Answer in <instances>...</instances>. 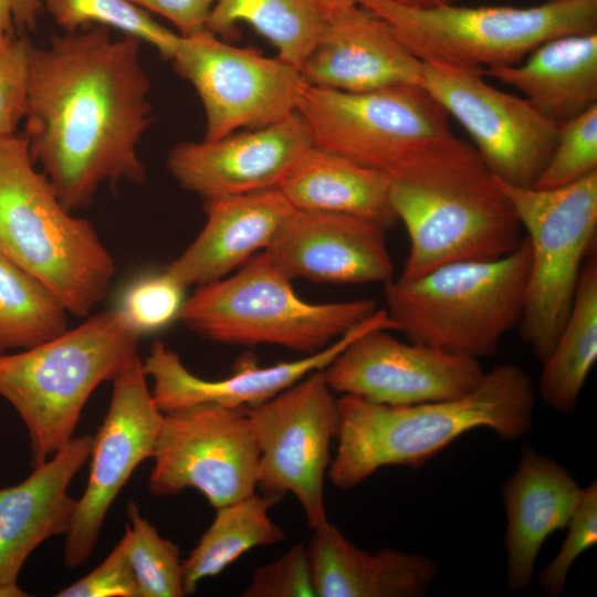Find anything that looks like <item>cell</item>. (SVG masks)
I'll return each mask as SVG.
<instances>
[{
	"label": "cell",
	"instance_id": "obj_12",
	"mask_svg": "<svg viewBox=\"0 0 597 597\" xmlns=\"http://www.w3.org/2000/svg\"><path fill=\"white\" fill-rule=\"evenodd\" d=\"M390 202L410 241L399 281L450 263L499 259L523 239L520 221L495 181L448 189L390 182Z\"/></svg>",
	"mask_w": 597,
	"mask_h": 597
},
{
	"label": "cell",
	"instance_id": "obj_6",
	"mask_svg": "<svg viewBox=\"0 0 597 597\" xmlns=\"http://www.w3.org/2000/svg\"><path fill=\"white\" fill-rule=\"evenodd\" d=\"M530 244L495 260L455 262L384 283L386 312L412 343L476 359L493 356L525 306Z\"/></svg>",
	"mask_w": 597,
	"mask_h": 597
},
{
	"label": "cell",
	"instance_id": "obj_3",
	"mask_svg": "<svg viewBox=\"0 0 597 597\" xmlns=\"http://www.w3.org/2000/svg\"><path fill=\"white\" fill-rule=\"evenodd\" d=\"M535 404L532 378L513 363L496 365L472 391L454 399L390 406L341 395L327 476L348 490L387 465L418 469L478 428L520 440L532 430Z\"/></svg>",
	"mask_w": 597,
	"mask_h": 597
},
{
	"label": "cell",
	"instance_id": "obj_40",
	"mask_svg": "<svg viewBox=\"0 0 597 597\" xmlns=\"http://www.w3.org/2000/svg\"><path fill=\"white\" fill-rule=\"evenodd\" d=\"M42 0H0V34H23L36 29Z\"/></svg>",
	"mask_w": 597,
	"mask_h": 597
},
{
	"label": "cell",
	"instance_id": "obj_15",
	"mask_svg": "<svg viewBox=\"0 0 597 597\" xmlns=\"http://www.w3.org/2000/svg\"><path fill=\"white\" fill-rule=\"evenodd\" d=\"M138 355L113 379L107 412L93 436L86 488L65 534L63 559L77 568L92 555L107 512L138 465L153 458L164 412Z\"/></svg>",
	"mask_w": 597,
	"mask_h": 597
},
{
	"label": "cell",
	"instance_id": "obj_38",
	"mask_svg": "<svg viewBox=\"0 0 597 597\" xmlns=\"http://www.w3.org/2000/svg\"><path fill=\"white\" fill-rule=\"evenodd\" d=\"M57 597H138L136 579L121 540L92 572L61 589Z\"/></svg>",
	"mask_w": 597,
	"mask_h": 597
},
{
	"label": "cell",
	"instance_id": "obj_23",
	"mask_svg": "<svg viewBox=\"0 0 597 597\" xmlns=\"http://www.w3.org/2000/svg\"><path fill=\"white\" fill-rule=\"evenodd\" d=\"M293 210L279 188L205 200L202 230L165 271L186 289L221 280L264 251Z\"/></svg>",
	"mask_w": 597,
	"mask_h": 597
},
{
	"label": "cell",
	"instance_id": "obj_27",
	"mask_svg": "<svg viewBox=\"0 0 597 597\" xmlns=\"http://www.w3.org/2000/svg\"><path fill=\"white\" fill-rule=\"evenodd\" d=\"M582 268L567 318L547 358L542 363L537 391L544 404L573 412L597 359V256Z\"/></svg>",
	"mask_w": 597,
	"mask_h": 597
},
{
	"label": "cell",
	"instance_id": "obj_29",
	"mask_svg": "<svg viewBox=\"0 0 597 597\" xmlns=\"http://www.w3.org/2000/svg\"><path fill=\"white\" fill-rule=\"evenodd\" d=\"M325 17L322 0H216L206 29L227 38L245 22L274 45L277 57L301 70Z\"/></svg>",
	"mask_w": 597,
	"mask_h": 597
},
{
	"label": "cell",
	"instance_id": "obj_22",
	"mask_svg": "<svg viewBox=\"0 0 597 597\" xmlns=\"http://www.w3.org/2000/svg\"><path fill=\"white\" fill-rule=\"evenodd\" d=\"M583 489L556 460L530 446L521 450L515 472L502 486L510 590L521 591L532 585L543 543L567 526Z\"/></svg>",
	"mask_w": 597,
	"mask_h": 597
},
{
	"label": "cell",
	"instance_id": "obj_39",
	"mask_svg": "<svg viewBox=\"0 0 597 597\" xmlns=\"http://www.w3.org/2000/svg\"><path fill=\"white\" fill-rule=\"evenodd\" d=\"M142 10L171 22L181 36L206 29L216 0H128Z\"/></svg>",
	"mask_w": 597,
	"mask_h": 597
},
{
	"label": "cell",
	"instance_id": "obj_20",
	"mask_svg": "<svg viewBox=\"0 0 597 597\" xmlns=\"http://www.w3.org/2000/svg\"><path fill=\"white\" fill-rule=\"evenodd\" d=\"M376 328L395 331L385 308L377 310L320 352L265 367L244 362L229 377L216 380L193 375L177 353L163 342L155 341L143 360V368L154 383L151 395L164 413L205 404L227 408L253 407L273 398L308 374L324 369L352 341Z\"/></svg>",
	"mask_w": 597,
	"mask_h": 597
},
{
	"label": "cell",
	"instance_id": "obj_19",
	"mask_svg": "<svg viewBox=\"0 0 597 597\" xmlns=\"http://www.w3.org/2000/svg\"><path fill=\"white\" fill-rule=\"evenodd\" d=\"M422 64L392 27L368 9L326 6L318 40L300 71L306 84L360 93L421 86Z\"/></svg>",
	"mask_w": 597,
	"mask_h": 597
},
{
	"label": "cell",
	"instance_id": "obj_32",
	"mask_svg": "<svg viewBox=\"0 0 597 597\" xmlns=\"http://www.w3.org/2000/svg\"><path fill=\"white\" fill-rule=\"evenodd\" d=\"M129 524L123 537L138 597H182V572L178 546L164 538L139 512L134 501L127 504Z\"/></svg>",
	"mask_w": 597,
	"mask_h": 597
},
{
	"label": "cell",
	"instance_id": "obj_4",
	"mask_svg": "<svg viewBox=\"0 0 597 597\" xmlns=\"http://www.w3.org/2000/svg\"><path fill=\"white\" fill-rule=\"evenodd\" d=\"M72 213L35 168L24 136L0 137V250L70 315L87 317L106 296L116 269L94 227Z\"/></svg>",
	"mask_w": 597,
	"mask_h": 597
},
{
	"label": "cell",
	"instance_id": "obj_31",
	"mask_svg": "<svg viewBox=\"0 0 597 597\" xmlns=\"http://www.w3.org/2000/svg\"><path fill=\"white\" fill-rule=\"evenodd\" d=\"M44 10L64 32H76L100 25L117 30L154 46L169 59L180 34L155 21L128 0H42Z\"/></svg>",
	"mask_w": 597,
	"mask_h": 597
},
{
	"label": "cell",
	"instance_id": "obj_8",
	"mask_svg": "<svg viewBox=\"0 0 597 597\" xmlns=\"http://www.w3.org/2000/svg\"><path fill=\"white\" fill-rule=\"evenodd\" d=\"M358 4L387 21L421 61L480 72L515 65L549 39L597 32V0L548 1L531 8H412L390 0Z\"/></svg>",
	"mask_w": 597,
	"mask_h": 597
},
{
	"label": "cell",
	"instance_id": "obj_33",
	"mask_svg": "<svg viewBox=\"0 0 597 597\" xmlns=\"http://www.w3.org/2000/svg\"><path fill=\"white\" fill-rule=\"evenodd\" d=\"M597 172V104L558 126L555 148L534 184L553 189Z\"/></svg>",
	"mask_w": 597,
	"mask_h": 597
},
{
	"label": "cell",
	"instance_id": "obj_41",
	"mask_svg": "<svg viewBox=\"0 0 597 597\" xmlns=\"http://www.w3.org/2000/svg\"><path fill=\"white\" fill-rule=\"evenodd\" d=\"M398 4L412 8H429L451 3L452 0H390Z\"/></svg>",
	"mask_w": 597,
	"mask_h": 597
},
{
	"label": "cell",
	"instance_id": "obj_21",
	"mask_svg": "<svg viewBox=\"0 0 597 597\" xmlns=\"http://www.w3.org/2000/svg\"><path fill=\"white\" fill-rule=\"evenodd\" d=\"M92 434L73 437L20 483L0 486V597L28 596L18 585L29 556L69 532L77 499L69 488L90 459Z\"/></svg>",
	"mask_w": 597,
	"mask_h": 597
},
{
	"label": "cell",
	"instance_id": "obj_25",
	"mask_svg": "<svg viewBox=\"0 0 597 597\" xmlns=\"http://www.w3.org/2000/svg\"><path fill=\"white\" fill-rule=\"evenodd\" d=\"M556 126L597 104V32L556 36L515 65L484 70Z\"/></svg>",
	"mask_w": 597,
	"mask_h": 597
},
{
	"label": "cell",
	"instance_id": "obj_14",
	"mask_svg": "<svg viewBox=\"0 0 597 597\" xmlns=\"http://www.w3.org/2000/svg\"><path fill=\"white\" fill-rule=\"evenodd\" d=\"M421 86L468 132L491 175L515 187H533L557 142L558 126L525 98L483 80L484 72L422 61Z\"/></svg>",
	"mask_w": 597,
	"mask_h": 597
},
{
	"label": "cell",
	"instance_id": "obj_7",
	"mask_svg": "<svg viewBox=\"0 0 597 597\" xmlns=\"http://www.w3.org/2000/svg\"><path fill=\"white\" fill-rule=\"evenodd\" d=\"M377 311L376 301L310 303L262 251L234 273L198 286L179 318L202 337L227 345H270L320 352Z\"/></svg>",
	"mask_w": 597,
	"mask_h": 597
},
{
	"label": "cell",
	"instance_id": "obj_30",
	"mask_svg": "<svg viewBox=\"0 0 597 597\" xmlns=\"http://www.w3.org/2000/svg\"><path fill=\"white\" fill-rule=\"evenodd\" d=\"M69 315L45 285L0 250V355L63 333Z\"/></svg>",
	"mask_w": 597,
	"mask_h": 597
},
{
	"label": "cell",
	"instance_id": "obj_42",
	"mask_svg": "<svg viewBox=\"0 0 597 597\" xmlns=\"http://www.w3.org/2000/svg\"><path fill=\"white\" fill-rule=\"evenodd\" d=\"M327 7L358 4L359 0H322Z\"/></svg>",
	"mask_w": 597,
	"mask_h": 597
},
{
	"label": "cell",
	"instance_id": "obj_36",
	"mask_svg": "<svg viewBox=\"0 0 597 597\" xmlns=\"http://www.w3.org/2000/svg\"><path fill=\"white\" fill-rule=\"evenodd\" d=\"M31 45L23 34H0V137L14 135L24 119Z\"/></svg>",
	"mask_w": 597,
	"mask_h": 597
},
{
	"label": "cell",
	"instance_id": "obj_16",
	"mask_svg": "<svg viewBox=\"0 0 597 597\" xmlns=\"http://www.w3.org/2000/svg\"><path fill=\"white\" fill-rule=\"evenodd\" d=\"M376 328L352 341L324 369L334 392L405 406L462 397L482 380L479 359L401 342Z\"/></svg>",
	"mask_w": 597,
	"mask_h": 597
},
{
	"label": "cell",
	"instance_id": "obj_35",
	"mask_svg": "<svg viewBox=\"0 0 597 597\" xmlns=\"http://www.w3.org/2000/svg\"><path fill=\"white\" fill-rule=\"evenodd\" d=\"M567 534L559 552L542 569L538 585L551 597L563 594L566 579L576 558L597 543V482L583 489L580 501L566 526Z\"/></svg>",
	"mask_w": 597,
	"mask_h": 597
},
{
	"label": "cell",
	"instance_id": "obj_2",
	"mask_svg": "<svg viewBox=\"0 0 597 597\" xmlns=\"http://www.w3.org/2000/svg\"><path fill=\"white\" fill-rule=\"evenodd\" d=\"M297 112L314 146L421 189L493 182L473 146L451 130L444 108L420 85L352 93L304 84Z\"/></svg>",
	"mask_w": 597,
	"mask_h": 597
},
{
	"label": "cell",
	"instance_id": "obj_34",
	"mask_svg": "<svg viewBox=\"0 0 597 597\" xmlns=\"http://www.w3.org/2000/svg\"><path fill=\"white\" fill-rule=\"evenodd\" d=\"M185 290L166 271L147 274L125 289L116 307L127 325L143 336L161 331L179 318Z\"/></svg>",
	"mask_w": 597,
	"mask_h": 597
},
{
	"label": "cell",
	"instance_id": "obj_10",
	"mask_svg": "<svg viewBox=\"0 0 597 597\" xmlns=\"http://www.w3.org/2000/svg\"><path fill=\"white\" fill-rule=\"evenodd\" d=\"M259 451L256 489L294 495L312 530L328 523L324 481L337 430V398L323 369L247 409Z\"/></svg>",
	"mask_w": 597,
	"mask_h": 597
},
{
	"label": "cell",
	"instance_id": "obj_43",
	"mask_svg": "<svg viewBox=\"0 0 597 597\" xmlns=\"http://www.w3.org/2000/svg\"><path fill=\"white\" fill-rule=\"evenodd\" d=\"M548 1H567V0H548Z\"/></svg>",
	"mask_w": 597,
	"mask_h": 597
},
{
	"label": "cell",
	"instance_id": "obj_1",
	"mask_svg": "<svg viewBox=\"0 0 597 597\" xmlns=\"http://www.w3.org/2000/svg\"><path fill=\"white\" fill-rule=\"evenodd\" d=\"M142 44L94 25L31 45L24 138L71 212L104 184L146 180L138 146L153 116Z\"/></svg>",
	"mask_w": 597,
	"mask_h": 597
},
{
	"label": "cell",
	"instance_id": "obj_18",
	"mask_svg": "<svg viewBox=\"0 0 597 597\" xmlns=\"http://www.w3.org/2000/svg\"><path fill=\"white\" fill-rule=\"evenodd\" d=\"M385 231L356 216L294 209L264 252L292 281L386 283L394 265Z\"/></svg>",
	"mask_w": 597,
	"mask_h": 597
},
{
	"label": "cell",
	"instance_id": "obj_24",
	"mask_svg": "<svg viewBox=\"0 0 597 597\" xmlns=\"http://www.w3.org/2000/svg\"><path fill=\"white\" fill-rule=\"evenodd\" d=\"M307 548L317 597H420L439 574L425 555L362 549L331 522L313 530Z\"/></svg>",
	"mask_w": 597,
	"mask_h": 597
},
{
	"label": "cell",
	"instance_id": "obj_17",
	"mask_svg": "<svg viewBox=\"0 0 597 597\" xmlns=\"http://www.w3.org/2000/svg\"><path fill=\"white\" fill-rule=\"evenodd\" d=\"M311 146L307 125L296 111L263 128L179 143L166 163L180 187L209 200L277 188Z\"/></svg>",
	"mask_w": 597,
	"mask_h": 597
},
{
	"label": "cell",
	"instance_id": "obj_13",
	"mask_svg": "<svg viewBox=\"0 0 597 597\" xmlns=\"http://www.w3.org/2000/svg\"><path fill=\"white\" fill-rule=\"evenodd\" d=\"M151 459L155 496L195 489L217 509L256 490L259 451L245 408L205 404L164 413Z\"/></svg>",
	"mask_w": 597,
	"mask_h": 597
},
{
	"label": "cell",
	"instance_id": "obj_37",
	"mask_svg": "<svg viewBox=\"0 0 597 597\" xmlns=\"http://www.w3.org/2000/svg\"><path fill=\"white\" fill-rule=\"evenodd\" d=\"M243 597H317L307 546L293 545L281 557L255 569Z\"/></svg>",
	"mask_w": 597,
	"mask_h": 597
},
{
	"label": "cell",
	"instance_id": "obj_5",
	"mask_svg": "<svg viewBox=\"0 0 597 597\" xmlns=\"http://www.w3.org/2000/svg\"><path fill=\"white\" fill-rule=\"evenodd\" d=\"M139 338L115 307L36 346L0 355V397L27 428L32 468L74 437L88 398L137 356Z\"/></svg>",
	"mask_w": 597,
	"mask_h": 597
},
{
	"label": "cell",
	"instance_id": "obj_9",
	"mask_svg": "<svg viewBox=\"0 0 597 597\" xmlns=\"http://www.w3.org/2000/svg\"><path fill=\"white\" fill-rule=\"evenodd\" d=\"M494 181L526 231L530 274L517 327L543 363L567 318L595 239L597 172L553 189L515 187L496 178Z\"/></svg>",
	"mask_w": 597,
	"mask_h": 597
},
{
	"label": "cell",
	"instance_id": "obj_11",
	"mask_svg": "<svg viewBox=\"0 0 597 597\" xmlns=\"http://www.w3.org/2000/svg\"><path fill=\"white\" fill-rule=\"evenodd\" d=\"M205 108V140L259 129L297 111L301 71L280 57L234 46L207 29L181 36L170 57Z\"/></svg>",
	"mask_w": 597,
	"mask_h": 597
},
{
	"label": "cell",
	"instance_id": "obj_26",
	"mask_svg": "<svg viewBox=\"0 0 597 597\" xmlns=\"http://www.w3.org/2000/svg\"><path fill=\"white\" fill-rule=\"evenodd\" d=\"M277 188L297 210L356 216L386 230L398 221L386 176L314 145Z\"/></svg>",
	"mask_w": 597,
	"mask_h": 597
},
{
	"label": "cell",
	"instance_id": "obj_28",
	"mask_svg": "<svg viewBox=\"0 0 597 597\" xmlns=\"http://www.w3.org/2000/svg\"><path fill=\"white\" fill-rule=\"evenodd\" d=\"M280 501L254 492L214 509L212 523L181 563L185 596L195 594L201 580L218 576L248 551L283 542L284 532L269 515Z\"/></svg>",
	"mask_w": 597,
	"mask_h": 597
}]
</instances>
